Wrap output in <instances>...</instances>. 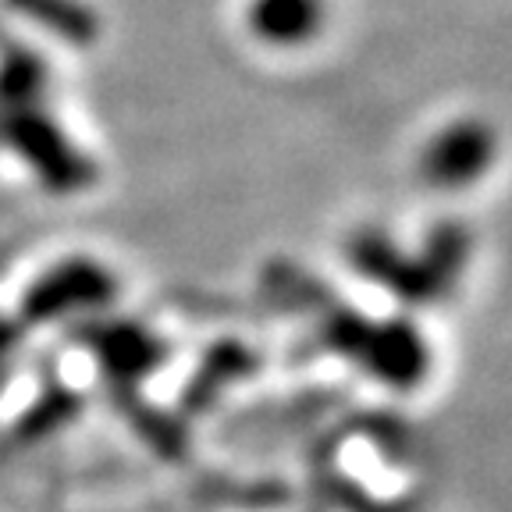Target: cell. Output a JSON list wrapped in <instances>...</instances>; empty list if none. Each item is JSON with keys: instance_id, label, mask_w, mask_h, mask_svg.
<instances>
[{"instance_id": "cell-1", "label": "cell", "mask_w": 512, "mask_h": 512, "mask_svg": "<svg viewBox=\"0 0 512 512\" xmlns=\"http://www.w3.org/2000/svg\"><path fill=\"white\" fill-rule=\"evenodd\" d=\"M324 22L320 0H253L249 4V29L274 47H296L317 36Z\"/></svg>"}, {"instance_id": "cell-2", "label": "cell", "mask_w": 512, "mask_h": 512, "mask_svg": "<svg viewBox=\"0 0 512 512\" xmlns=\"http://www.w3.org/2000/svg\"><path fill=\"white\" fill-rule=\"evenodd\" d=\"M488 153V139L480 136V128H452L445 139H438L431 153V171L441 182H463V178L477 175V164Z\"/></svg>"}]
</instances>
